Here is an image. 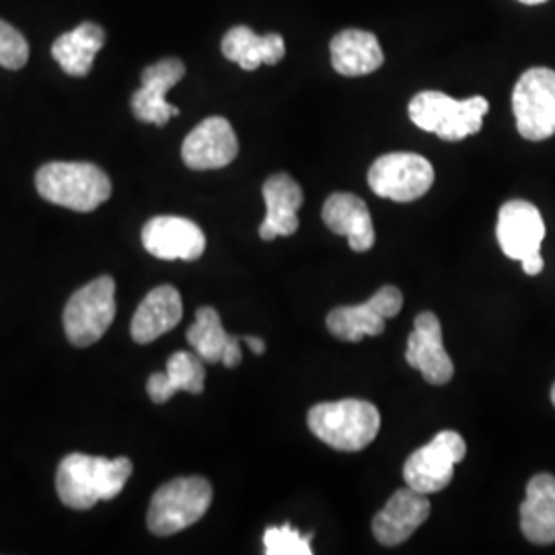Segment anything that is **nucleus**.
Returning <instances> with one entry per match:
<instances>
[{"label":"nucleus","instance_id":"25","mask_svg":"<svg viewBox=\"0 0 555 555\" xmlns=\"http://www.w3.org/2000/svg\"><path fill=\"white\" fill-rule=\"evenodd\" d=\"M105 43V31L98 23H80L68 34H62L52 46V56L70 77H87L93 60Z\"/></svg>","mask_w":555,"mask_h":555},{"label":"nucleus","instance_id":"6","mask_svg":"<svg viewBox=\"0 0 555 555\" xmlns=\"http://www.w3.org/2000/svg\"><path fill=\"white\" fill-rule=\"evenodd\" d=\"M116 318L114 278H95L79 288L64 309V332L73 346L87 348L105 336Z\"/></svg>","mask_w":555,"mask_h":555},{"label":"nucleus","instance_id":"18","mask_svg":"<svg viewBox=\"0 0 555 555\" xmlns=\"http://www.w3.org/2000/svg\"><path fill=\"white\" fill-rule=\"evenodd\" d=\"M323 222L336 235L348 237L352 251H369L375 245V224L364 199L348 192H337L323 204Z\"/></svg>","mask_w":555,"mask_h":555},{"label":"nucleus","instance_id":"2","mask_svg":"<svg viewBox=\"0 0 555 555\" xmlns=\"http://www.w3.org/2000/svg\"><path fill=\"white\" fill-rule=\"evenodd\" d=\"M309 428L332 449L357 453L377 438L380 414L373 403L362 399L327 401L309 412Z\"/></svg>","mask_w":555,"mask_h":555},{"label":"nucleus","instance_id":"5","mask_svg":"<svg viewBox=\"0 0 555 555\" xmlns=\"http://www.w3.org/2000/svg\"><path fill=\"white\" fill-rule=\"evenodd\" d=\"M212 504V486L204 477H178L160 486L149 506L151 533L167 537L196 525Z\"/></svg>","mask_w":555,"mask_h":555},{"label":"nucleus","instance_id":"20","mask_svg":"<svg viewBox=\"0 0 555 555\" xmlns=\"http://www.w3.org/2000/svg\"><path fill=\"white\" fill-rule=\"evenodd\" d=\"M241 337L224 332L219 311L212 307H202L196 313L194 325L188 330V344L194 348L204 362H222L227 369L241 364Z\"/></svg>","mask_w":555,"mask_h":555},{"label":"nucleus","instance_id":"24","mask_svg":"<svg viewBox=\"0 0 555 555\" xmlns=\"http://www.w3.org/2000/svg\"><path fill=\"white\" fill-rule=\"evenodd\" d=\"M206 380L204 360L196 352L179 350L167 360L165 373H155L146 383V391L155 403H165L178 391L202 393Z\"/></svg>","mask_w":555,"mask_h":555},{"label":"nucleus","instance_id":"26","mask_svg":"<svg viewBox=\"0 0 555 555\" xmlns=\"http://www.w3.org/2000/svg\"><path fill=\"white\" fill-rule=\"evenodd\" d=\"M313 533L302 535L293 525L284 522L280 527H270L263 533V552L266 555H311Z\"/></svg>","mask_w":555,"mask_h":555},{"label":"nucleus","instance_id":"19","mask_svg":"<svg viewBox=\"0 0 555 555\" xmlns=\"http://www.w3.org/2000/svg\"><path fill=\"white\" fill-rule=\"evenodd\" d=\"M181 318H183V302L178 288L163 284L153 288L140 302L132 318L130 334L137 344H151L159 339L163 334L178 327Z\"/></svg>","mask_w":555,"mask_h":555},{"label":"nucleus","instance_id":"16","mask_svg":"<svg viewBox=\"0 0 555 555\" xmlns=\"http://www.w3.org/2000/svg\"><path fill=\"white\" fill-rule=\"evenodd\" d=\"M428 516V494L416 492L408 486L403 490H397L396 494L389 498L387 506L375 516L373 533L377 537L378 543L393 547L414 535V531L426 522Z\"/></svg>","mask_w":555,"mask_h":555},{"label":"nucleus","instance_id":"17","mask_svg":"<svg viewBox=\"0 0 555 555\" xmlns=\"http://www.w3.org/2000/svg\"><path fill=\"white\" fill-rule=\"evenodd\" d=\"M266 219L259 227V237L272 241L291 237L298 231V210L302 206V190L295 179L286 173H276L263 183Z\"/></svg>","mask_w":555,"mask_h":555},{"label":"nucleus","instance_id":"4","mask_svg":"<svg viewBox=\"0 0 555 555\" xmlns=\"http://www.w3.org/2000/svg\"><path fill=\"white\" fill-rule=\"evenodd\" d=\"M488 109L490 103L486 98L476 95L459 101L440 91H422L408 107L410 119L420 130L433 132L447 142H459L477 134Z\"/></svg>","mask_w":555,"mask_h":555},{"label":"nucleus","instance_id":"12","mask_svg":"<svg viewBox=\"0 0 555 555\" xmlns=\"http://www.w3.org/2000/svg\"><path fill=\"white\" fill-rule=\"evenodd\" d=\"M238 140L229 119L212 116L198 124L181 144V159L196 171L222 169L237 159Z\"/></svg>","mask_w":555,"mask_h":555},{"label":"nucleus","instance_id":"21","mask_svg":"<svg viewBox=\"0 0 555 555\" xmlns=\"http://www.w3.org/2000/svg\"><path fill=\"white\" fill-rule=\"evenodd\" d=\"M520 529L535 545L555 543V477L539 474L527 483L520 506Z\"/></svg>","mask_w":555,"mask_h":555},{"label":"nucleus","instance_id":"23","mask_svg":"<svg viewBox=\"0 0 555 555\" xmlns=\"http://www.w3.org/2000/svg\"><path fill=\"white\" fill-rule=\"evenodd\" d=\"M222 54L243 70H258L261 64H278L284 59L286 43L280 34L258 36L254 29L237 25L222 38Z\"/></svg>","mask_w":555,"mask_h":555},{"label":"nucleus","instance_id":"22","mask_svg":"<svg viewBox=\"0 0 555 555\" xmlns=\"http://www.w3.org/2000/svg\"><path fill=\"white\" fill-rule=\"evenodd\" d=\"M332 66L344 77H364L385 62L377 36L362 29H344L330 43Z\"/></svg>","mask_w":555,"mask_h":555},{"label":"nucleus","instance_id":"14","mask_svg":"<svg viewBox=\"0 0 555 555\" xmlns=\"http://www.w3.org/2000/svg\"><path fill=\"white\" fill-rule=\"evenodd\" d=\"M185 75V64L178 59H163L142 70V87L132 95V112L144 124L165 126L179 109L167 101L169 89H173Z\"/></svg>","mask_w":555,"mask_h":555},{"label":"nucleus","instance_id":"28","mask_svg":"<svg viewBox=\"0 0 555 555\" xmlns=\"http://www.w3.org/2000/svg\"><path fill=\"white\" fill-rule=\"evenodd\" d=\"M241 341H245L247 346H249V350L254 352V354H258L261 357L263 352H266V341L258 336H243L241 337Z\"/></svg>","mask_w":555,"mask_h":555},{"label":"nucleus","instance_id":"7","mask_svg":"<svg viewBox=\"0 0 555 555\" xmlns=\"http://www.w3.org/2000/svg\"><path fill=\"white\" fill-rule=\"evenodd\" d=\"M496 237L506 258L522 261L525 274H541V243L545 238V222L537 206L525 199L506 202L498 215Z\"/></svg>","mask_w":555,"mask_h":555},{"label":"nucleus","instance_id":"13","mask_svg":"<svg viewBox=\"0 0 555 555\" xmlns=\"http://www.w3.org/2000/svg\"><path fill=\"white\" fill-rule=\"evenodd\" d=\"M142 245L165 261H196L206 249V235L194 220L155 217L142 227Z\"/></svg>","mask_w":555,"mask_h":555},{"label":"nucleus","instance_id":"15","mask_svg":"<svg viewBox=\"0 0 555 555\" xmlns=\"http://www.w3.org/2000/svg\"><path fill=\"white\" fill-rule=\"evenodd\" d=\"M405 360L430 385H447L455 375V366L444 350L442 327L435 313L426 311L417 315L414 332L408 337Z\"/></svg>","mask_w":555,"mask_h":555},{"label":"nucleus","instance_id":"29","mask_svg":"<svg viewBox=\"0 0 555 555\" xmlns=\"http://www.w3.org/2000/svg\"><path fill=\"white\" fill-rule=\"evenodd\" d=\"M520 2H525V4H539V2H545V0H520Z\"/></svg>","mask_w":555,"mask_h":555},{"label":"nucleus","instance_id":"8","mask_svg":"<svg viewBox=\"0 0 555 555\" xmlns=\"http://www.w3.org/2000/svg\"><path fill=\"white\" fill-rule=\"evenodd\" d=\"M513 112L520 137L527 140L552 139L555 134V70L531 68L513 91Z\"/></svg>","mask_w":555,"mask_h":555},{"label":"nucleus","instance_id":"10","mask_svg":"<svg viewBox=\"0 0 555 555\" xmlns=\"http://www.w3.org/2000/svg\"><path fill=\"white\" fill-rule=\"evenodd\" d=\"M435 183V167L416 153H389L378 157L369 171V185L378 198L414 202Z\"/></svg>","mask_w":555,"mask_h":555},{"label":"nucleus","instance_id":"11","mask_svg":"<svg viewBox=\"0 0 555 555\" xmlns=\"http://www.w3.org/2000/svg\"><path fill=\"white\" fill-rule=\"evenodd\" d=\"M403 307V295L397 286H383L364 305L337 307L327 315V330L341 341H360L362 337L380 336L385 319L396 318Z\"/></svg>","mask_w":555,"mask_h":555},{"label":"nucleus","instance_id":"9","mask_svg":"<svg viewBox=\"0 0 555 555\" xmlns=\"http://www.w3.org/2000/svg\"><path fill=\"white\" fill-rule=\"evenodd\" d=\"M467 455V444L455 430H442L428 444L408 456L403 465L405 483L422 492L437 494L455 476V467Z\"/></svg>","mask_w":555,"mask_h":555},{"label":"nucleus","instance_id":"27","mask_svg":"<svg viewBox=\"0 0 555 555\" xmlns=\"http://www.w3.org/2000/svg\"><path fill=\"white\" fill-rule=\"evenodd\" d=\"M29 59V43L20 29L0 20V66L7 70H20Z\"/></svg>","mask_w":555,"mask_h":555},{"label":"nucleus","instance_id":"3","mask_svg":"<svg viewBox=\"0 0 555 555\" xmlns=\"http://www.w3.org/2000/svg\"><path fill=\"white\" fill-rule=\"evenodd\" d=\"M41 198L75 212H91L112 196V181L91 163H48L36 176Z\"/></svg>","mask_w":555,"mask_h":555},{"label":"nucleus","instance_id":"1","mask_svg":"<svg viewBox=\"0 0 555 555\" xmlns=\"http://www.w3.org/2000/svg\"><path fill=\"white\" fill-rule=\"evenodd\" d=\"M132 476V461L126 456L73 455L60 461L56 490L60 502L73 511H89L101 500H114Z\"/></svg>","mask_w":555,"mask_h":555},{"label":"nucleus","instance_id":"30","mask_svg":"<svg viewBox=\"0 0 555 555\" xmlns=\"http://www.w3.org/2000/svg\"><path fill=\"white\" fill-rule=\"evenodd\" d=\"M552 401H554V405H555V385H554V389H552Z\"/></svg>","mask_w":555,"mask_h":555}]
</instances>
